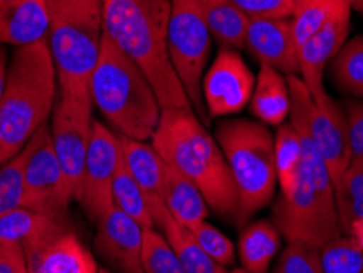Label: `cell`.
I'll return each instance as SVG.
<instances>
[{
    "mask_svg": "<svg viewBox=\"0 0 363 273\" xmlns=\"http://www.w3.org/2000/svg\"><path fill=\"white\" fill-rule=\"evenodd\" d=\"M94 104L57 94L50 120L51 141L74 201L81 194L85 159L94 128Z\"/></svg>",
    "mask_w": 363,
    "mask_h": 273,
    "instance_id": "obj_10",
    "label": "cell"
},
{
    "mask_svg": "<svg viewBox=\"0 0 363 273\" xmlns=\"http://www.w3.org/2000/svg\"><path fill=\"white\" fill-rule=\"evenodd\" d=\"M344 111L349 128L350 162H357L363 160V104L357 100L347 101Z\"/></svg>",
    "mask_w": 363,
    "mask_h": 273,
    "instance_id": "obj_37",
    "label": "cell"
},
{
    "mask_svg": "<svg viewBox=\"0 0 363 273\" xmlns=\"http://www.w3.org/2000/svg\"><path fill=\"white\" fill-rule=\"evenodd\" d=\"M213 36L196 0H172L169 23V57L196 116L205 123L208 111L201 97V80L208 67Z\"/></svg>",
    "mask_w": 363,
    "mask_h": 273,
    "instance_id": "obj_8",
    "label": "cell"
},
{
    "mask_svg": "<svg viewBox=\"0 0 363 273\" xmlns=\"http://www.w3.org/2000/svg\"><path fill=\"white\" fill-rule=\"evenodd\" d=\"M50 35L48 0H10L0 4V45L30 46Z\"/></svg>",
    "mask_w": 363,
    "mask_h": 273,
    "instance_id": "obj_19",
    "label": "cell"
},
{
    "mask_svg": "<svg viewBox=\"0 0 363 273\" xmlns=\"http://www.w3.org/2000/svg\"><path fill=\"white\" fill-rule=\"evenodd\" d=\"M120 144L123 162L135 177L138 185L141 186L143 194L146 195L154 224H156V229L161 231L164 219L169 213L164 201L165 162L152 147V144L147 141H136V139L120 136Z\"/></svg>",
    "mask_w": 363,
    "mask_h": 273,
    "instance_id": "obj_18",
    "label": "cell"
},
{
    "mask_svg": "<svg viewBox=\"0 0 363 273\" xmlns=\"http://www.w3.org/2000/svg\"><path fill=\"white\" fill-rule=\"evenodd\" d=\"M189 231L194 235L196 243H199L200 247L216 264L226 267V269L234 265V262H236V249H234L233 240L216 226L208 223V219L194 224V226L189 228Z\"/></svg>",
    "mask_w": 363,
    "mask_h": 273,
    "instance_id": "obj_34",
    "label": "cell"
},
{
    "mask_svg": "<svg viewBox=\"0 0 363 273\" xmlns=\"http://www.w3.org/2000/svg\"><path fill=\"white\" fill-rule=\"evenodd\" d=\"M92 104L116 135L149 141L159 125L162 106L141 67L104 33L90 79Z\"/></svg>",
    "mask_w": 363,
    "mask_h": 273,
    "instance_id": "obj_5",
    "label": "cell"
},
{
    "mask_svg": "<svg viewBox=\"0 0 363 273\" xmlns=\"http://www.w3.org/2000/svg\"><path fill=\"white\" fill-rule=\"evenodd\" d=\"M48 9L57 94L92 101L90 79L104 40V0H48Z\"/></svg>",
    "mask_w": 363,
    "mask_h": 273,
    "instance_id": "obj_6",
    "label": "cell"
},
{
    "mask_svg": "<svg viewBox=\"0 0 363 273\" xmlns=\"http://www.w3.org/2000/svg\"><path fill=\"white\" fill-rule=\"evenodd\" d=\"M144 273H185L172 245L159 229H144L143 239Z\"/></svg>",
    "mask_w": 363,
    "mask_h": 273,
    "instance_id": "obj_30",
    "label": "cell"
},
{
    "mask_svg": "<svg viewBox=\"0 0 363 273\" xmlns=\"http://www.w3.org/2000/svg\"><path fill=\"white\" fill-rule=\"evenodd\" d=\"M215 138L238 190L239 206L234 221L244 228L255 213L269 205L279 185L275 138L264 123L244 118L221 121Z\"/></svg>",
    "mask_w": 363,
    "mask_h": 273,
    "instance_id": "obj_7",
    "label": "cell"
},
{
    "mask_svg": "<svg viewBox=\"0 0 363 273\" xmlns=\"http://www.w3.org/2000/svg\"><path fill=\"white\" fill-rule=\"evenodd\" d=\"M281 234L274 221L259 219L245 224L239 235V260L250 273H267L279 254Z\"/></svg>",
    "mask_w": 363,
    "mask_h": 273,
    "instance_id": "obj_22",
    "label": "cell"
},
{
    "mask_svg": "<svg viewBox=\"0 0 363 273\" xmlns=\"http://www.w3.org/2000/svg\"><path fill=\"white\" fill-rule=\"evenodd\" d=\"M245 50L260 66H270L283 76H300L298 46L290 18H250Z\"/></svg>",
    "mask_w": 363,
    "mask_h": 273,
    "instance_id": "obj_16",
    "label": "cell"
},
{
    "mask_svg": "<svg viewBox=\"0 0 363 273\" xmlns=\"http://www.w3.org/2000/svg\"><path fill=\"white\" fill-rule=\"evenodd\" d=\"M203 20L221 48L241 51L245 48L249 17L231 0H196Z\"/></svg>",
    "mask_w": 363,
    "mask_h": 273,
    "instance_id": "obj_23",
    "label": "cell"
},
{
    "mask_svg": "<svg viewBox=\"0 0 363 273\" xmlns=\"http://www.w3.org/2000/svg\"><path fill=\"white\" fill-rule=\"evenodd\" d=\"M164 201L175 221L186 229L210 216V206L199 186L169 164L164 167Z\"/></svg>",
    "mask_w": 363,
    "mask_h": 273,
    "instance_id": "obj_21",
    "label": "cell"
},
{
    "mask_svg": "<svg viewBox=\"0 0 363 273\" xmlns=\"http://www.w3.org/2000/svg\"><path fill=\"white\" fill-rule=\"evenodd\" d=\"M352 7H344L324 28L309 38L298 50L300 61V79L306 85L313 101H321L328 92L324 87L325 64L345 45L350 31Z\"/></svg>",
    "mask_w": 363,
    "mask_h": 273,
    "instance_id": "obj_17",
    "label": "cell"
},
{
    "mask_svg": "<svg viewBox=\"0 0 363 273\" xmlns=\"http://www.w3.org/2000/svg\"><path fill=\"white\" fill-rule=\"evenodd\" d=\"M4 164H7V162H5L4 154H2V149H0V165H4Z\"/></svg>",
    "mask_w": 363,
    "mask_h": 273,
    "instance_id": "obj_43",
    "label": "cell"
},
{
    "mask_svg": "<svg viewBox=\"0 0 363 273\" xmlns=\"http://www.w3.org/2000/svg\"><path fill=\"white\" fill-rule=\"evenodd\" d=\"M249 18H291L295 0H231Z\"/></svg>",
    "mask_w": 363,
    "mask_h": 273,
    "instance_id": "obj_36",
    "label": "cell"
},
{
    "mask_svg": "<svg viewBox=\"0 0 363 273\" xmlns=\"http://www.w3.org/2000/svg\"><path fill=\"white\" fill-rule=\"evenodd\" d=\"M7 72H9L7 51H5V46L0 45V100H2L5 84H7Z\"/></svg>",
    "mask_w": 363,
    "mask_h": 273,
    "instance_id": "obj_39",
    "label": "cell"
},
{
    "mask_svg": "<svg viewBox=\"0 0 363 273\" xmlns=\"http://www.w3.org/2000/svg\"><path fill=\"white\" fill-rule=\"evenodd\" d=\"M229 273H250V272H247V270H244L242 267L241 269H233V270H229Z\"/></svg>",
    "mask_w": 363,
    "mask_h": 273,
    "instance_id": "obj_42",
    "label": "cell"
},
{
    "mask_svg": "<svg viewBox=\"0 0 363 273\" xmlns=\"http://www.w3.org/2000/svg\"><path fill=\"white\" fill-rule=\"evenodd\" d=\"M352 7V10H357V12H360L363 15V0H344Z\"/></svg>",
    "mask_w": 363,
    "mask_h": 273,
    "instance_id": "obj_41",
    "label": "cell"
},
{
    "mask_svg": "<svg viewBox=\"0 0 363 273\" xmlns=\"http://www.w3.org/2000/svg\"><path fill=\"white\" fill-rule=\"evenodd\" d=\"M170 13L172 0H104V33L146 74L162 110H194L169 57Z\"/></svg>",
    "mask_w": 363,
    "mask_h": 273,
    "instance_id": "obj_2",
    "label": "cell"
},
{
    "mask_svg": "<svg viewBox=\"0 0 363 273\" xmlns=\"http://www.w3.org/2000/svg\"><path fill=\"white\" fill-rule=\"evenodd\" d=\"M144 228L111 205L97 223L94 245L97 254L118 273H144Z\"/></svg>",
    "mask_w": 363,
    "mask_h": 273,
    "instance_id": "obj_14",
    "label": "cell"
},
{
    "mask_svg": "<svg viewBox=\"0 0 363 273\" xmlns=\"http://www.w3.org/2000/svg\"><path fill=\"white\" fill-rule=\"evenodd\" d=\"M21 245L28 273H100L94 254L64 219Z\"/></svg>",
    "mask_w": 363,
    "mask_h": 273,
    "instance_id": "obj_13",
    "label": "cell"
},
{
    "mask_svg": "<svg viewBox=\"0 0 363 273\" xmlns=\"http://www.w3.org/2000/svg\"><path fill=\"white\" fill-rule=\"evenodd\" d=\"M291 94L290 123L298 133L303 164L290 180L280 185L274 205V224L288 243L303 240L318 247L342 235L335 206L334 184L323 154L309 133V95L298 76L288 77Z\"/></svg>",
    "mask_w": 363,
    "mask_h": 273,
    "instance_id": "obj_1",
    "label": "cell"
},
{
    "mask_svg": "<svg viewBox=\"0 0 363 273\" xmlns=\"http://www.w3.org/2000/svg\"><path fill=\"white\" fill-rule=\"evenodd\" d=\"M4 2H10V0H0V4H4Z\"/></svg>",
    "mask_w": 363,
    "mask_h": 273,
    "instance_id": "obj_45",
    "label": "cell"
},
{
    "mask_svg": "<svg viewBox=\"0 0 363 273\" xmlns=\"http://www.w3.org/2000/svg\"><path fill=\"white\" fill-rule=\"evenodd\" d=\"M275 167L279 185L285 184L298 172L303 164L300 138L291 123H283L275 133Z\"/></svg>",
    "mask_w": 363,
    "mask_h": 273,
    "instance_id": "obj_32",
    "label": "cell"
},
{
    "mask_svg": "<svg viewBox=\"0 0 363 273\" xmlns=\"http://www.w3.org/2000/svg\"><path fill=\"white\" fill-rule=\"evenodd\" d=\"M274 273H324L321 247L303 240L288 243Z\"/></svg>",
    "mask_w": 363,
    "mask_h": 273,
    "instance_id": "obj_33",
    "label": "cell"
},
{
    "mask_svg": "<svg viewBox=\"0 0 363 273\" xmlns=\"http://www.w3.org/2000/svg\"><path fill=\"white\" fill-rule=\"evenodd\" d=\"M0 273H28L23 245L0 244Z\"/></svg>",
    "mask_w": 363,
    "mask_h": 273,
    "instance_id": "obj_38",
    "label": "cell"
},
{
    "mask_svg": "<svg viewBox=\"0 0 363 273\" xmlns=\"http://www.w3.org/2000/svg\"><path fill=\"white\" fill-rule=\"evenodd\" d=\"M23 149L0 165V216L21 206L23 201Z\"/></svg>",
    "mask_w": 363,
    "mask_h": 273,
    "instance_id": "obj_35",
    "label": "cell"
},
{
    "mask_svg": "<svg viewBox=\"0 0 363 273\" xmlns=\"http://www.w3.org/2000/svg\"><path fill=\"white\" fill-rule=\"evenodd\" d=\"M349 235H350V238H354L357 243H359L360 247L363 249V218L357 219V221L352 224Z\"/></svg>",
    "mask_w": 363,
    "mask_h": 273,
    "instance_id": "obj_40",
    "label": "cell"
},
{
    "mask_svg": "<svg viewBox=\"0 0 363 273\" xmlns=\"http://www.w3.org/2000/svg\"><path fill=\"white\" fill-rule=\"evenodd\" d=\"M121 162L120 136L110 126L94 120L92 138L85 159L81 194L77 203L90 221L97 224L110 210L111 185Z\"/></svg>",
    "mask_w": 363,
    "mask_h": 273,
    "instance_id": "obj_11",
    "label": "cell"
},
{
    "mask_svg": "<svg viewBox=\"0 0 363 273\" xmlns=\"http://www.w3.org/2000/svg\"><path fill=\"white\" fill-rule=\"evenodd\" d=\"M111 203L125 213L126 216L140 224L144 229L156 228L154 219L149 210L146 195L143 194L141 186L138 185L135 177L131 175L125 162H120V167L113 177V185H111Z\"/></svg>",
    "mask_w": 363,
    "mask_h": 273,
    "instance_id": "obj_26",
    "label": "cell"
},
{
    "mask_svg": "<svg viewBox=\"0 0 363 273\" xmlns=\"http://www.w3.org/2000/svg\"><path fill=\"white\" fill-rule=\"evenodd\" d=\"M161 233L169 240V244L172 245L185 273H229L226 267L216 264L200 247L189 229L175 221L170 213H167V216L164 219Z\"/></svg>",
    "mask_w": 363,
    "mask_h": 273,
    "instance_id": "obj_24",
    "label": "cell"
},
{
    "mask_svg": "<svg viewBox=\"0 0 363 273\" xmlns=\"http://www.w3.org/2000/svg\"><path fill=\"white\" fill-rule=\"evenodd\" d=\"M151 144L165 164L199 186L213 211L236 218L239 198L226 157L194 110H162Z\"/></svg>",
    "mask_w": 363,
    "mask_h": 273,
    "instance_id": "obj_3",
    "label": "cell"
},
{
    "mask_svg": "<svg viewBox=\"0 0 363 273\" xmlns=\"http://www.w3.org/2000/svg\"><path fill=\"white\" fill-rule=\"evenodd\" d=\"M23 154L21 206L51 218H64L74 198L52 147L50 123L31 136Z\"/></svg>",
    "mask_w": 363,
    "mask_h": 273,
    "instance_id": "obj_9",
    "label": "cell"
},
{
    "mask_svg": "<svg viewBox=\"0 0 363 273\" xmlns=\"http://www.w3.org/2000/svg\"><path fill=\"white\" fill-rule=\"evenodd\" d=\"M309 133L323 154L334 186L350 165V143L345 111L328 94L321 101L309 104Z\"/></svg>",
    "mask_w": 363,
    "mask_h": 273,
    "instance_id": "obj_15",
    "label": "cell"
},
{
    "mask_svg": "<svg viewBox=\"0 0 363 273\" xmlns=\"http://www.w3.org/2000/svg\"><path fill=\"white\" fill-rule=\"evenodd\" d=\"M250 113L265 126H277L290 118L291 94L286 76L270 66H260L249 101Z\"/></svg>",
    "mask_w": 363,
    "mask_h": 273,
    "instance_id": "obj_20",
    "label": "cell"
},
{
    "mask_svg": "<svg viewBox=\"0 0 363 273\" xmlns=\"http://www.w3.org/2000/svg\"><path fill=\"white\" fill-rule=\"evenodd\" d=\"M334 195L340 229L344 235H349L352 224L363 218V160L350 162L334 186Z\"/></svg>",
    "mask_w": 363,
    "mask_h": 273,
    "instance_id": "obj_28",
    "label": "cell"
},
{
    "mask_svg": "<svg viewBox=\"0 0 363 273\" xmlns=\"http://www.w3.org/2000/svg\"><path fill=\"white\" fill-rule=\"evenodd\" d=\"M324 273H363V249L350 235H340L321 247Z\"/></svg>",
    "mask_w": 363,
    "mask_h": 273,
    "instance_id": "obj_31",
    "label": "cell"
},
{
    "mask_svg": "<svg viewBox=\"0 0 363 273\" xmlns=\"http://www.w3.org/2000/svg\"><path fill=\"white\" fill-rule=\"evenodd\" d=\"M62 219L18 206L0 216V244H25L48 233Z\"/></svg>",
    "mask_w": 363,
    "mask_h": 273,
    "instance_id": "obj_27",
    "label": "cell"
},
{
    "mask_svg": "<svg viewBox=\"0 0 363 273\" xmlns=\"http://www.w3.org/2000/svg\"><path fill=\"white\" fill-rule=\"evenodd\" d=\"M255 77L236 50L221 48L201 80V97L210 118L238 115L249 105Z\"/></svg>",
    "mask_w": 363,
    "mask_h": 273,
    "instance_id": "obj_12",
    "label": "cell"
},
{
    "mask_svg": "<svg viewBox=\"0 0 363 273\" xmlns=\"http://www.w3.org/2000/svg\"><path fill=\"white\" fill-rule=\"evenodd\" d=\"M57 99V76L50 43L15 48L0 100V149L5 162L50 123Z\"/></svg>",
    "mask_w": 363,
    "mask_h": 273,
    "instance_id": "obj_4",
    "label": "cell"
},
{
    "mask_svg": "<svg viewBox=\"0 0 363 273\" xmlns=\"http://www.w3.org/2000/svg\"><path fill=\"white\" fill-rule=\"evenodd\" d=\"M100 273H115V272H111L108 269H100Z\"/></svg>",
    "mask_w": 363,
    "mask_h": 273,
    "instance_id": "obj_44",
    "label": "cell"
},
{
    "mask_svg": "<svg viewBox=\"0 0 363 273\" xmlns=\"http://www.w3.org/2000/svg\"><path fill=\"white\" fill-rule=\"evenodd\" d=\"M333 76L344 92L363 97V35L340 48L333 59Z\"/></svg>",
    "mask_w": 363,
    "mask_h": 273,
    "instance_id": "obj_29",
    "label": "cell"
},
{
    "mask_svg": "<svg viewBox=\"0 0 363 273\" xmlns=\"http://www.w3.org/2000/svg\"><path fill=\"white\" fill-rule=\"evenodd\" d=\"M347 5L349 4L344 0H295L290 21L298 50L319 33Z\"/></svg>",
    "mask_w": 363,
    "mask_h": 273,
    "instance_id": "obj_25",
    "label": "cell"
}]
</instances>
